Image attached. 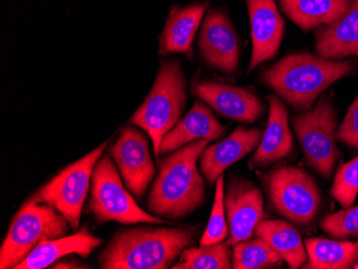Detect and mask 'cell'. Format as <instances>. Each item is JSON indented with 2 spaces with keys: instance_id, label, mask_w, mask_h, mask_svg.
<instances>
[{
  "instance_id": "obj_1",
  "label": "cell",
  "mask_w": 358,
  "mask_h": 269,
  "mask_svg": "<svg viewBox=\"0 0 358 269\" xmlns=\"http://www.w3.org/2000/svg\"><path fill=\"white\" fill-rule=\"evenodd\" d=\"M210 140H195L159 161V174L148 198V208L159 218L180 220L205 202V182L198 160Z\"/></svg>"
},
{
  "instance_id": "obj_2",
  "label": "cell",
  "mask_w": 358,
  "mask_h": 269,
  "mask_svg": "<svg viewBox=\"0 0 358 269\" xmlns=\"http://www.w3.org/2000/svg\"><path fill=\"white\" fill-rule=\"evenodd\" d=\"M199 233L200 226L120 231L100 254V266L104 269L172 268Z\"/></svg>"
},
{
  "instance_id": "obj_3",
  "label": "cell",
  "mask_w": 358,
  "mask_h": 269,
  "mask_svg": "<svg viewBox=\"0 0 358 269\" xmlns=\"http://www.w3.org/2000/svg\"><path fill=\"white\" fill-rule=\"evenodd\" d=\"M353 62L293 54L263 72L264 83L297 110H307L320 94L340 78L353 72Z\"/></svg>"
},
{
  "instance_id": "obj_4",
  "label": "cell",
  "mask_w": 358,
  "mask_h": 269,
  "mask_svg": "<svg viewBox=\"0 0 358 269\" xmlns=\"http://www.w3.org/2000/svg\"><path fill=\"white\" fill-rule=\"evenodd\" d=\"M186 101V80L179 62L164 60L148 98L131 117V124L152 138L155 156H160L164 136L180 122Z\"/></svg>"
},
{
  "instance_id": "obj_5",
  "label": "cell",
  "mask_w": 358,
  "mask_h": 269,
  "mask_svg": "<svg viewBox=\"0 0 358 269\" xmlns=\"http://www.w3.org/2000/svg\"><path fill=\"white\" fill-rule=\"evenodd\" d=\"M70 224L50 205L27 201L15 215L0 250V268H15L44 240L66 236Z\"/></svg>"
},
{
  "instance_id": "obj_6",
  "label": "cell",
  "mask_w": 358,
  "mask_h": 269,
  "mask_svg": "<svg viewBox=\"0 0 358 269\" xmlns=\"http://www.w3.org/2000/svg\"><path fill=\"white\" fill-rule=\"evenodd\" d=\"M88 210L99 224L116 221L122 224H164L166 221L144 212L122 184L110 157L100 158L92 177Z\"/></svg>"
},
{
  "instance_id": "obj_7",
  "label": "cell",
  "mask_w": 358,
  "mask_h": 269,
  "mask_svg": "<svg viewBox=\"0 0 358 269\" xmlns=\"http://www.w3.org/2000/svg\"><path fill=\"white\" fill-rule=\"evenodd\" d=\"M108 143L110 142L106 140V143L86 154L84 158L64 168L56 177L32 194L28 201L50 205L69 221L72 230L78 231L94 166Z\"/></svg>"
},
{
  "instance_id": "obj_8",
  "label": "cell",
  "mask_w": 358,
  "mask_h": 269,
  "mask_svg": "<svg viewBox=\"0 0 358 269\" xmlns=\"http://www.w3.org/2000/svg\"><path fill=\"white\" fill-rule=\"evenodd\" d=\"M269 198L279 214L299 226H309L317 217L321 192L305 170L279 166L265 178Z\"/></svg>"
},
{
  "instance_id": "obj_9",
  "label": "cell",
  "mask_w": 358,
  "mask_h": 269,
  "mask_svg": "<svg viewBox=\"0 0 358 269\" xmlns=\"http://www.w3.org/2000/svg\"><path fill=\"white\" fill-rule=\"evenodd\" d=\"M293 126L308 164L329 178L339 156L335 140L337 118L331 99L322 97L315 108L295 116Z\"/></svg>"
},
{
  "instance_id": "obj_10",
  "label": "cell",
  "mask_w": 358,
  "mask_h": 269,
  "mask_svg": "<svg viewBox=\"0 0 358 269\" xmlns=\"http://www.w3.org/2000/svg\"><path fill=\"white\" fill-rule=\"evenodd\" d=\"M108 154L118 166L128 190L142 200L156 174L146 136L136 128L127 126L110 146Z\"/></svg>"
},
{
  "instance_id": "obj_11",
  "label": "cell",
  "mask_w": 358,
  "mask_h": 269,
  "mask_svg": "<svg viewBox=\"0 0 358 269\" xmlns=\"http://www.w3.org/2000/svg\"><path fill=\"white\" fill-rule=\"evenodd\" d=\"M199 49L205 64L224 74L236 71L239 39L224 12L209 11L199 37Z\"/></svg>"
},
{
  "instance_id": "obj_12",
  "label": "cell",
  "mask_w": 358,
  "mask_h": 269,
  "mask_svg": "<svg viewBox=\"0 0 358 269\" xmlns=\"http://www.w3.org/2000/svg\"><path fill=\"white\" fill-rule=\"evenodd\" d=\"M224 208L233 246L251 238L255 226L266 217L262 192L247 180H231L224 192Z\"/></svg>"
},
{
  "instance_id": "obj_13",
  "label": "cell",
  "mask_w": 358,
  "mask_h": 269,
  "mask_svg": "<svg viewBox=\"0 0 358 269\" xmlns=\"http://www.w3.org/2000/svg\"><path fill=\"white\" fill-rule=\"evenodd\" d=\"M252 36V55L249 71L278 53L285 21L275 0H247Z\"/></svg>"
},
{
  "instance_id": "obj_14",
  "label": "cell",
  "mask_w": 358,
  "mask_h": 269,
  "mask_svg": "<svg viewBox=\"0 0 358 269\" xmlns=\"http://www.w3.org/2000/svg\"><path fill=\"white\" fill-rule=\"evenodd\" d=\"M193 92L220 115L237 122H253L263 114L259 98L245 88L203 82L194 86Z\"/></svg>"
},
{
  "instance_id": "obj_15",
  "label": "cell",
  "mask_w": 358,
  "mask_h": 269,
  "mask_svg": "<svg viewBox=\"0 0 358 269\" xmlns=\"http://www.w3.org/2000/svg\"><path fill=\"white\" fill-rule=\"evenodd\" d=\"M263 133L259 129L237 128L220 143L207 146L200 156V170L209 184L216 182L227 168L236 163L259 146Z\"/></svg>"
},
{
  "instance_id": "obj_16",
  "label": "cell",
  "mask_w": 358,
  "mask_h": 269,
  "mask_svg": "<svg viewBox=\"0 0 358 269\" xmlns=\"http://www.w3.org/2000/svg\"><path fill=\"white\" fill-rule=\"evenodd\" d=\"M102 242L101 238L90 233L87 226H84L70 236L44 240L15 269H43L69 254H78L87 259L98 247L101 246Z\"/></svg>"
},
{
  "instance_id": "obj_17",
  "label": "cell",
  "mask_w": 358,
  "mask_h": 269,
  "mask_svg": "<svg viewBox=\"0 0 358 269\" xmlns=\"http://www.w3.org/2000/svg\"><path fill=\"white\" fill-rule=\"evenodd\" d=\"M267 100L269 117L266 130L252 157V164L257 168H267L289 156L293 150V136L285 104L275 96H268Z\"/></svg>"
},
{
  "instance_id": "obj_18",
  "label": "cell",
  "mask_w": 358,
  "mask_h": 269,
  "mask_svg": "<svg viewBox=\"0 0 358 269\" xmlns=\"http://www.w3.org/2000/svg\"><path fill=\"white\" fill-rule=\"evenodd\" d=\"M208 3H193L188 7H173L159 42V53L185 54L190 57L195 34Z\"/></svg>"
},
{
  "instance_id": "obj_19",
  "label": "cell",
  "mask_w": 358,
  "mask_h": 269,
  "mask_svg": "<svg viewBox=\"0 0 358 269\" xmlns=\"http://www.w3.org/2000/svg\"><path fill=\"white\" fill-rule=\"evenodd\" d=\"M224 129L206 106L195 102L186 117L164 136L160 154L175 152L195 140H216L222 136Z\"/></svg>"
},
{
  "instance_id": "obj_20",
  "label": "cell",
  "mask_w": 358,
  "mask_h": 269,
  "mask_svg": "<svg viewBox=\"0 0 358 269\" xmlns=\"http://www.w3.org/2000/svg\"><path fill=\"white\" fill-rule=\"evenodd\" d=\"M315 51L327 59L358 56V0H352L343 17L319 30Z\"/></svg>"
},
{
  "instance_id": "obj_21",
  "label": "cell",
  "mask_w": 358,
  "mask_h": 269,
  "mask_svg": "<svg viewBox=\"0 0 358 269\" xmlns=\"http://www.w3.org/2000/svg\"><path fill=\"white\" fill-rule=\"evenodd\" d=\"M351 3L352 0H280L283 12L303 30L334 23Z\"/></svg>"
},
{
  "instance_id": "obj_22",
  "label": "cell",
  "mask_w": 358,
  "mask_h": 269,
  "mask_svg": "<svg viewBox=\"0 0 358 269\" xmlns=\"http://www.w3.org/2000/svg\"><path fill=\"white\" fill-rule=\"evenodd\" d=\"M253 234L266 240L291 268H299L307 262V250L301 234L287 221L262 220Z\"/></svg>"
},
{
  "instance_id": "obj_23",
  "label": "cell",
  "mask_w": 358,
  "mask_h": 269,
  "mask_svg": "<svg viewBox=\"0 0 358 269\" xmlns=\"http://www.w3.org/2000/svg\"><path fill=\"white\" fill-rule=\"evenodd\" d=\"M308 262L303 268H353L358 261V242L309 238L305 242Z\"/></svg>"
},
{
  "instance_id": "obj_24",
  "label": "cell",
  "mask_w": 358,
  "mask_h": 269,
  "mask_svg": "<svg viewBox=\"0 0 358 269\" xmlns=\"http://www.w3.org/2000/svg\"><path fill=\"white\" fill-rule=\"evenodd\" d=\"M231 240L219 244L186 248L173 269H231Z\"/></svg>"
},
{
  "instance_id": "obj_25",
  "label": "cell",
  "mask_w": 358,
  "mask_h": 269,
  "mask_svg": "<svg viewBox=\"0 0 358 269\" xmlns=\"http://www.w3.org/2000/svg\"><path fill=\"white\" fill-rule=\"evenodd\" d=\"M232 259L235 269L266 268L283 261L282 256L266 240L259 237L234 245Z\"/></svg>"
},
{
  "instance_id": "obj_26",
  "label": "cell",
  "mask_w": 358,
  "mask_h": 269,
  "mask_svg": "<svg viewBox=\"0 0 358 269\" xmlns=\"http://www.w3.org/2000/svg\"><path fill=\"white\" fill-rule=\"evenodd\" d=\"M215 202L210 212L208 226L201 237L200 246L219 244L224 242L229 235L224 208V177L221 175L217 180Z\"/></svg>"
},
{
  "instance_id": "obj_27",
  "label": "cell",
  "mask_w": 358,
  "mask_h": 269,
  "mask_svg": "<svg viewBox=\"0 0 358 269\" xmlns=\"http://www.w3.org/2000/svg\"><path fill=\"white\" fill-rule=\"evenodd\" d=\"M331 194L345 208L353 204L358 194V157L338 170Z\"/></svg>"
},
{
  "instance_id": "obj_28",
  "label": "cell",
  "mask_w": 358,
  "mask_h": 269,
  "mask_svg": "<svg viewBox=\"0 0 358 269\" xmlns=\"http://www.w3.org/2000/svg\"><path fill=\"white\" fill-rule=\"evenodd\" d=\"M324 232L335 238L358 236V206L327 215L320 221Z\"/></svg>"
},
{
  "instance_id": "obj_29",
  "label": "cell",
  "mask_w": 358,
  "mask_h": 269,
  "mask_svg": "<svg viewBox=\"0 0 358 269\" xmlns=\"http://www.w3.org/2000/svg\"><path fill=\"white\" fill-rule=\"evenodd\" d=\"M336 136L345 145L358 150V94L350 106L343 124H340Z\"/></svg>"
},
{
  "instance_id": "obj_30",
  "label": "cell",
  "mask_w": 358,
  "mask_h": 269,
  "mask_svg": "<svg viewBox=\"0 0 358 269\" xmlns=\"http://www.w3.org/2000/svg\"><path fill=\"white\" fill-rule=\"evenodd\" d=\"M52 268H88V267L78 264L76 261H71V262L66 261V262L57 263Z\"/></svg>"
},
{
  "instance_id": "obj_31",
  "label": "cell",
  "mask_w": 358,
  "mask_h": 269,
  "mask_svg": "<svg viewBox=\"0 0 358 269\" xmlns=\"http://www.w3.org/2000/svg\"><path fill=\"white\" fill-rule=\"evenodd\" d=\"M353 268L358 269V261L355 263V265H354Z\"/></svg>"
}]
</instances>
